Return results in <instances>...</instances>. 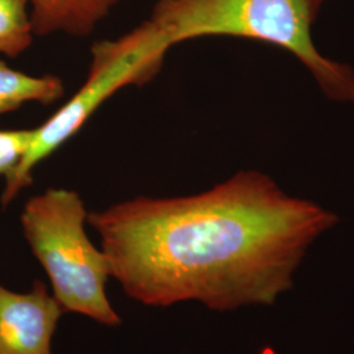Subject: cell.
<instances>
[{
	"label": "cell",
	"instance_id": "6da1fadb",
	"mask_svg": "<svg viewBox=\"0 0 354 354\" xmlns=\"http://www.w3.org/2000/svg\"><path fill=\"white\" fill-rule=\"evenodd\" d=\"M339 222L256 169L197 194L140 196L87 218L129 298L149 307L198 302L214 313L274 306Z\"/></svg>",
	"mask_w": 354,
	"mask_h": 354
},
{
	"label": "cell",
	"instance_id": "277c9868",
	"mask_svg": "<svg viewBox=\"0 0 354 354\" xmlns=\"http://www.w3.org/2000/svg\"><path fill=\"white\" fill-rule=\"evenodd\" d=\"M168 49L142 23L115 39L96 42L91 49L88 76L64 106L35 129L21 162L6 177L0 203L7 207L33 181L42 160L71 140L102 102L127 86H142L160 71Z\"/></svg>",
	"mask_w": 354,
	"mask_h": 354
},
{
	"label": "cell",
	"instance_id": "3957f363",
	"mask_svg": "<svg viewBox=\"0 0 354 354\" xmlns=\"http://www.w3.org/2000/svg\"><path fill=\"white\" fill-rule=\"evenodd\" d=\"M88 213L75 190L49 188L26 201L20 222L64 314H79L102 326L118 327L122 319L105 292L111 268L106 254L86 232Z\"/></svg>",
	"mask_w": 354,
	"mask_h": 354
},
{
	"label": "cell",
	"instance_id": "7a4b0ae2",
	"mask_svg": "<svg viewBox=\"0 0 354 354\" xmlns=\"http://www.w3.org/2000/svg\"><path fill=\"white\" fill-rule=\"evenodd\" d=\"M327 0H156L143 21L169 50L194 38L261 41L292 54L330 102L354 104V68L317 50L313 28Z\"/></svg>",
	"mask_w": 354,
	"mask_h": 354
},
{
	"label": "cell",
	"instance_id": "8992f818",
	"mask_svg": "<svg viewBox=\"0 0 354 354\" xmlns=\"http://www.w3.org/2000/svg\"><path fill=\"white\" fill-rule=\"evenodd\" d=\"M36 37L64 33L84 38L109 16L120 0H28Z\"/></svg>",
	"mask_w": 354,
	"mask_h": 354
},
{
	"label": "cell",
	"instance_id": "9c48e42d",
	"mask_svg": "<svg viewBox=\"0 0 354 354\" xmlns=\"http://www.w3.org/2000/svg\"><path fill=\"white\" fill-rule=\"evenodd\" d=\"M33 133L35 129L0 130V176H8L21 162Z\"/></svg>",
	"mask_w": 354,
	"mask_h": 354
},
{
	"label": "cell",
	"instance_id": "52a82bcc",
	"mask_svg": "<svg viewBox=\"0 0 354 354\" xmlns=\"http://www.w3.org/2000/svg\"><path fill=\"white\" fill-rule=\"evenodd\" d=\"M64 96V86L61 77L28 75L0 59V114L17 111L26 102L49 105Z\"/></svg>",
	"mask_w": 354,
	"mask_h": 354
},
{
	"label": "cell",
	"instance_id": "5b68a950",
	"mask_svg": "<svg viewBox=\"0 0 354 354\" xmlns=\"http://www.w3.org/2000/svg\"><path fill=\"white\" fill-rule=\"evenodd\" d=\"M64 314L41 279L28 292L0 283V354H53V336Z\"/></svg>",
	"mask_w": 354,
	"mask_h": 354
},
{
	"label": "cell",
	"instance_id": "ba28073f",
	"mask_svg": "<svg viewBox=\"0 0 354 354\" xmlns=\"http://www.w3.org/2000/svg\"><path fill=\"white\" fill-rule=\"evenodd\" d=\"M28 0H0V55L17 58L33 44Z\"/></svg>",
	"mask_w": 354,
	"mask_h": 354
}]
</instances>
